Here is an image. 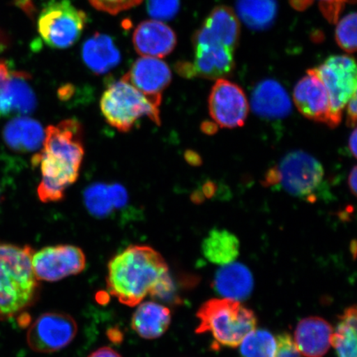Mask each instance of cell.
I'll return each mask as SVG.
<instances>
[{
  "mask_svg": "<svg viewBox=\"0 0 357 357\" xmlns=\"http://www.w3.org/2000/svg\"><path fill=\"white\" fill-rule=\"evenodd\" d=\"M32 266L38 280L56 282L82 273L86 269V257L77 245H51L33 254Z\"/></svg>",
  "mask_w": 357,
  "mask_h": 357,
  "instance_id": "10",
  "label": "cell"
},
{
  "mask_svg": "<svg viewBox=\"0 0 357 357\" xmlns=\"http://www.w3.org/2000/svg\"><path fill=\"white\" fill-rule=\"evenodd\" d=\"M107 287L124 305L134 307L146 296L168 297L173 292L169 267L160 254L149 245H132L111 259Z\"/></svg>",
  "mask_w": 357,
  "mask_h": 357,
  "instance_id": "1",
  "label": "cell"
},
{
  "mask_svg": "<svg viewBox=\"0 0 357 357\" xmlns=\"http://www.w3.org/2000/svg\"><path fill=\"white\" fill-rule=\"evenodd\" d=\"M251 271L241 263H229L218 271L213 287L221 296L240 301L248 298L253 290Z\"/></svg>",
  "mask_w": 357,
  "mask_h": 357,
  "instance_id": "22",
  "label": "cell"
},
{
  "mask_svg": "<svg viewBox=\"0 0 357 357\" xmlns=\"http://www.w3.org/2000/svg\"><path fill=\"white\" fill-rule=\"evenodd\" d=\"M88 357H122V356L114 350L113 348L104 347L93 351Z\"/></svg>",
  "mask_w": 357,
  "mask_h": 357,
  "instance_id": "36",
  "label": "cell"
},
{
  "mask_svg": "<svg viewBox=\"0 0 357 357\" xmlns=\"http://www.w3.org/2000/svg\"><path fill=\"white\" fill-rule=\"evenodd\" d=\"M275 340L276 351L274 357H301V354L289 333L279 334Z\"/></svg>",
  "mask_w": 357,
  "mask_h": 357,
  "instance_id": "32",
  "label": "cell"
},
{
  "mask_svg": "<svg viewBox=\"0 0 357 357\" xmlns=\"http://www.w3.org/2000/svg\"><path fill=\"white\" fill-rule=\"evenodd\" d=\"M240 37L238 17L231 8L220 6L209 13L193 38L194 46H222L235 50Z\"/></svg>",
  "mask_w": 357,
  "mask_h": 357,
  "instance_id": "13",
  "label": "cell"
},
{
  "mask_svg": "<svg viewBox=\"0 0 357 357\" xmlns=\"http://www.w3.org/2000/svg\"><path fill=\"white\" fill-rule=\"evenodd\" d=\"M147 12L155 20H171L180 10V0H146Z\"/></svg>",
  "mask_w": 357,
  "mask_h": 357,
  "instance_id": "30",
  "label": "cell"
},
{
  "mask_svg": "<svg viewBox=\"0 0 357 357\" xmlns=\"http://www.w3.org/2000/svg\"><path fill=\"white\" fill-rule=\"evenodd\" d=\"M87 21L86 13L70 0H54L40 13L38 30L47 46L66 49L77 43Z\"/></svg>",
  "mask_w": 357,
  "mask_h": 357,
  "instance_id": "6",
  "label": "cell"
},
{
  "mask_svg": "<svg viewBox=\"0 0 357 357\" xmlns=\"http://www.w3.org/2000/svg\"><path fill=\"white\" fill-rule=\"evenodd\" d=\"M208 109L218 126L234 128L243 126L249 104L242 88L229 80L218 79L208 98Z\"/></svg>",
  "mask_w": 357,
  "mask_h": 357,
  "instance_id": "11",
  "label": "cell"
},
{
  "mask_svg": "<svg viewBox=\"0 0 357 357\" xmlns=\"http://www.w3.org/2000/svg\"><path fill=\"white\" fill-rule=\"evenodd\" d=\"M252 109L259 117L281 119L289 115L292 105L288 93L279 82L265 79L253 89Z\"/></svg>",
  "mask_w": 357,
  "mask_h": 357,
  "instance_id": "17",
  "label": "cell"
},
{
  "mask_svg": "<svg viewBox=\"0 0 357 357\" xmlns=\"http://www.w3.org/2000/svg\"><path fill=\"white\" fill-rule=\"evenodd\" d=\"M176 43L175 32L163 22L155 20L142 22L132 36L134 48L142 56H167L175 49Z\"/></svg>",
  "mask_w": 357,
  "mask_h": 357,
  "instance_id": "15",
  "label": "cell"
},
{
  "mask_svg": "<svg viewBox=\"0 0 357 357\" xmlns=\"http://www.w3.org/2000/svg\"><path fill=\"white\" fill-rule=\"evenodd\" d=\"M276 187L309 202L316 200V192L322 185L324 169L318 160L303 151L288 153L274 167Z\"/></svg>",
  "mask_w": 357,
  "mask_h": 357,
  "instance_id": "7",
  "label": "cell"
},
{
  "mask_svg": "<svg viewBox=\"0 0 357 357\" xmlns=\"http://www.w3.org/2000/svg\"><path fill=\"white\" fill-rule=\"evenodd\" d=\"M197 333H211L220 347H236L256 328L257 317L239 301L213 298L205 302L197 312Z\"/></svg>",
  "mask_w": 357,
  "mask_h": 357,
  "instance_id": "4",
  "label": "cell"
},
{
  "mask_svg": "<svg viewBox=\"0 0 357 357\" xmlns=\"http://www.w3.org/2000/svg\"><path fill=\"white\" fill-rule=\"evenodd\" d=\"M356 130L354 129L350 135L349 141H348V146H349L350 151L355 158H356Z\"/></svg>",
  "mask_w": 357,
  "mask_h": 357,
  "instance_id": "42",
  "label": "cell"
},
{
  "mask_svg": "<svg viewBox=\"0 0 357 357\" xmlns=\"http://www.w3.org/2000/svg\"><path fill=\"white\" fill-rule=\"evenodd\" d=\"M195 77L211 79L227 77L234 69V51L222 46H195Z\"/></svg>",
  "mask_w": 357,
  "mask_h": 357,
  "instance_id": "19",
  "label": "cell"
},
{
  "mask_svg": "<svg viewBox=\"0 0 357 357\" xmlns=\"http://www.w3.org/2000/svg\"><path fill=\"white\" fill-rule=\"evenodd\" d=\"M84 155V130L77 119L49 126L45 132L41 151L33 158L40 166L42 181L38 195L43 203L58 202L79 175Z\"/></svg>",
  "mask_w": 357,
  "mask_h": 357,
  "instance_id": "2",
  "label": "cell"
},
{
  "mask_svg": "<svg viewBox=\"0 0 357 357\" xmlns=\"http://www.w3.org/2000/svg\"><path fill=\"white\" fill-rule=\"evenodd\" d=\"M11 70L6 61L0 60V89L6 84L10 79Z\"/></svg>",
  "mask_w": 357,
  "mask_h": 357,
  "instance_id": "37",
  "label": "cell"
},
{
  "mask_svg": "<svg viewBox=\"0 0 357 357\" xmlns=\"http://www.w3.org/2000/svg\"><path fill=\"white\" fill-rule=\"evenodd\" d=\"M204 199L212 198L216 193V185L211 181H207L203 186L202 190L200 191Z\"/></svg>",
  "mask_w": 357,
  "mask_h": 357,
  "instance_id": "38",
  "label": "cell"
},
{
  "mask_svg": "<svg viewBox=\"0 0 357 357\" xmlns=\"http://www.w3.org/2000/svg\"><path fill=\"white\" fill-rule=\"evenodd\" d=\"M84 204L93 217L105 218L117 211L109 185L96 183L84 191Z\"/></svg>",
  "mask_w": 357,
  "mask_h": 357,
  "instance_id": "27",
  "label": "cell"
},
{
  "mask_svg": "<svg viewBox=\"0 0 357 357\" xmlns=\"http://www.w3.org/2000/svg\"><path fill=\"white\" fill-rule=\"evenodd\" d=\"M30 75L24 71H11L10 79L0 89V117L32 114L37 98L29 84Z\"/></svg>",
  "mask_w": 357,
  "mask_h": 357,
  "instance_id": "16",
  "label": "cell"
},
{
  "mask_svg": "<svg viewBox=\"0 0 357 357\" xmlns=\"http://www.w3.org/2000/svg\"><path fill=\"white\" fill-rule=\"evenodd\" d=\"M137 91L160 106L162 93L172 82V70L166 62L158 58L142 56L132 64L123 77Z\"/></svg>",
  "mask_w": 357,
  "mask_h": 357,
  "instance_id": "12",
  "label": "cell"
},
{
  "mask_svg": "<svg viewBox=\"0 0 357 357\" xmlns=\"http://www.w3.org/2000/svg\"><path fill=\"white\" fill-rule=\"evenodd\" d=\"M236 16L248 28L256 31L269 29L278 16V0H236Z\"/></svg>",
  "mask_w": 357,
  "mask_h": 357,
  "instance_id": "25",
  "label": "cell"
},
{
  "mask_svg": "<svg viewBox=\"0 0 357 357\" xmlns=\"http://www.w3.org/2000/svg\"><path fill=\"white\" fill-rule=\"evenodd\" d=\"M15 6L25 13L29 19L33 20L37 13V8H36L33 0H13Z\"/></svg>",
  "mask_w": 357,
  "mask_h": 357,
  "instance_id": "33",
  "label": "cell"
},
{
  "mask_svg": "<svg viewBox=\"0 0 357 357\" xmlns=\"http://www.w3.org/2000/svg\"><path fill=\"white\" fill-rule=\"evenodd\" d=\"M338 46L347 53L356 51V13H351L338 22L336 33Z\"/></svg>",
  "mask_w": 357,
  "mask_h": 357,
  "instance_id": "29",
  "label": "cell"
},
{
  "mask_svg": "<svg viewBox=\"0 0 357 357\" xmlns=\"http://www.w3.org/2000/svg\"><path fill=\"white\" fill-rule=\"evenodd\" d=\"M324 84L331 105V128L340 124L342 111L356 93V65L349 56H332L312 69Z\"/></svg>",
  "mask_w": 357,
  "mask_h": 357,
  "instance_id": "8",
  "label": "cell"
},
{
  "mask_svg": "<svg viewBox=\"0 0 357 357\" xmlns=\"http://www.w3.org/2000/svg\"><path fill=\"white\" fill-rule=\"evenodd\" d=\"M82 56L84 64L93 73L102 75L118 66L121 53L109 36L96 33L84 42Z\"/></svg>",
  "mask_w": 357,
  "mask_h": 357,
  "instance_id": "20",
  "label": "cell"
},
{
  "mask_svg": "<svg viewBox=\"0 0 357 357\" xmlns=\"http://www.w3.org/2000/svg\"><path fill=\"white\" fill-rule=\"evenodd\" d=\"M137 306L131 326L138 336L153 340L166 333L172 323V312L167 306L153 301L142 302Z\"/></svg>",
  "mask_w": 357,
  "mask_h": 357,
  "instance_id": "21",
  "label": "cell"
},
{
  "mask_svg": "<svg viewBox=\"0 0 357 357\" xmlns=\"http://www.w3.org/2000/svg\"><path fill=\"white\" fill-rule=\"evenodd\" d=\"M33 250L0 242V319L13 318L33 303L38 290Z\"/></svg>",
  "mask_w": 357,
  "mask_h": 357,
  "instance_id": "3",
  "label": "cell"
},
{
  "mask_svg": "<svg viewBox=\"0 0 357 357\" xmlns=\"http://www.w3.org/2000/svg\"><path fill=\"white\" fill-rule=\"evenodd\" d=\"M201 128L205 133L208 134H213L218 131V125L211 122H204Z\"/></svg>",
  "mask_w": 357,
  "mask_h": 357,
  "instance_id": "43",
  "label": "cell"
},
{
  "mask_svg": "<svg viewBox=\"0 0 357 357\" xmlns=\"http://www.w3.org/2000/svg\"><path fill=\"white\" fill-rule=\"evenodd\" d=\"M78 332L75 320L69 314L48 312L36 319L26 334L31 349L39 354H53L73 342Z\"/></svg>",
  "mask_w": 357,
  "mask_h": 357,
  "instance_id": "9",
  "label": "cell"
},
{
  "mask_svg": "<svg viewBox=\"0 0 357 357\" xmlns=\"http://www.w3.org/2000/svg\"><path fill=\"white\" fill-rule=\"evenodd\" d=\"M239 251L238 238L225 229H213L202 244L205 258L217 265H227L234 262L238 257Z\"/></svg>",
  "mask_w": 357,
  "mask_h": 357,
  "instance_id": "24",
  "label": "cell"
},
{
  "mask_svg": "<svg viewBox=\"0 0 357 357\" xmlns=\"http://www.w3.org/2000/svg\"><path fill=\"white\" fill-rule=\"evenodd\" d=\"M347 119L348 127L355 128L356 124V93L351 98L347 105Z\"/></svg>",
  "mask_w": 357,
  "mask_h": 357,
  "instance_id": "34",
  "label": "cell"
},
{
  "mask_svg": "<svg viewBox=\"0 0 357 357\" xmlns=\"http://www.w3.org/2000/svg\"><path fill=\"white\" fill-rule=\"evenodd\" d=\"M10 39L8 34L0 29V52L6 51L10 47Z\"/></svg>",
  "mask_w": 357,
  "mask_h": 357,
  "instance_id": "40",
  "label": "cell"
},
{
  "mask_svg": "<svg viewBox=\"0 0 357 357\" xmlns=\"http://www.w3.org/2000/svg\"><path fill=\"white\" fill-rule=\"evenodd\" d=\"M356 305L347 307L333 332L331 345L336 350L337 357H356Z\"/></svg>",
  "mask_w": 357,
  "mask_h": 357,
  "instance_id": "26",
  "label": "cell"
},
{
  "mask_svg": "<svg viewBox=\"0 0 357 357\" xmlns=\"http://www.w3.org/2000/svg\"><path fill=\"white\" fill-rule=\"evenodd\" d=\"M142 1V0H89V2L96 10L113 15L130 10V8L138 6Z\"/></svg>",
  "mask_w": 357,
  "mask_h": 357,
  "instance_id": "31",
  "label": "cell"
},
{
  "mask_svg": "<svg viewBox=\"0 0 357 357\" xmlns=\"http://www.w3.org/2000/svg\"><path fill=\"white\" fill-rule=\"evenodd\" d=\"M241 357H274L275 337L264 329L252 330L240 344Z\"/></svg>",
  "mask_w": 357,
  "mask_h": 357,
  "instance_id": "28",
  "label": "cell"
},
{
  "mask_svg": "<svg viewBox=\"0 0 357 357\" xmlns=\"http://www.w3.org/2000/svg\"><path fill=\"white\" fill-rule=\"evenodd\" d=\"M185 158L187 162L192 165V166H199L201 164V158L199 154L195 151H187L185 153Z\"/></svg>",
  "mask_w": 357,
  "mask_h": 357,
  "instance_id": "41",
  "label": "cell"
},
{
  "mask_svg": "<svg viewBox=\"0 0 357 357\" xmlns=\"http://www.w3.org/2000/svg\"><path fill=\"white\" fill-rule=\"evenodd\" d=\"M3 137L12 150L19 153H33L43 146L45 132L37 120L21 116L6 124Z\"/></svg>",
  "mask_w": 357,
  "mask_h": 357,
  "instance_id": "23",
  "label": "cell"
},
{
  "mask_svg": "<svg viewBox=\"0 0 357 357\" xmlns=\"http://www.w3.org/2000/svg\"><path fill=\"white\" fill-rule=\"evenodd\" d=\"M294 102L305 118L331 128V105L327 89L312 69L294 87Z\"/></svg>",
  "mask_w": 357,
  "mask_h": 357,
  "instance_id": "14",
  "label": "cell"
},
{
  "mask_svg": "<svg viewBox=\"0 0 357 357\" xmlns=\"http://www.w3.org/2000/svg\"><path fill=\"white\" fill-rule=\"evenodd\" d=\"M320 1L322 3L324 8L332 6V8H330V10L326 13H333L334 10L335 13H336L337 15V13L340 10L342 4H344L346 2L354 1V0H320Z\"/></svg>",
  "mask_w": 357,
  "mask_h": 357,
  "instance_id": "35",
  "label": "cell"
},
{
  "mask_svg": "<svg viewBox=\"0 0 357 357\" xmlns=\"http://www.w3.org/2000/svg\"><path fill=\"white\" fill-rule=\"evenodd\" d=\"M356 180H357V171L356 167L352 168L349 177H348V185L350 187V190L352 194L356 195Z\"/></svg>",
  "mask_w": 357,
  "mask_h": 357,
  "instance_id": "39",
  "label": "cell"
},
{
  "mask_svg": "<svg viewBox=\"0 0 357 357\" xmlns=\"http://www.w3.org/2000/svg\"><path fill=\"white\" fill-rule=\"evenodd\" d=\"M333 332L327 321L319 317H309L297 325L294 341L302 355L323 357L331 346Z\"/></svg>",
  "mask_w": 357,
  "mask_h": 357,
  "instance_id": "18",
  "label": "cell"
},
{
  "mask_svg": "<svg viewBox=\"0 0 357 357\" xmlns=\"http://www.w3.org/2000/svg\"><path fill=\"white\" fill-rule=\"evenodd\" d=\"M100 109L112 127L128 132L142 118L160 125V106L123 77L112 82L101 97Z\"/></svg>",
  "mask_w": 357,
  "mask_h": 357,
  "instance_id": "5",
  "label": "cell"
}]
</instances>
